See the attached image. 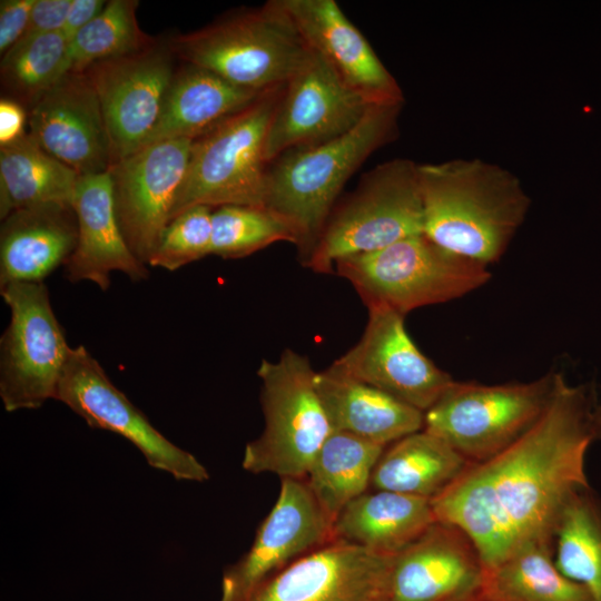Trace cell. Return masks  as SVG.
Wrapping results in <instances>:
<instances>
[{
	"mask_svg": "<svg viewBox=\"0 0 601 601\" xmlns=\"http://www.w3.org/2000/svg\"><path fill=\"white\" fill-rule=\"evenodd\" d=\"M101 0H72L67 19L61 29L70 41L82 28L91 22L105 8Z\"/></svg>",
	"mask_w": 601,
	"mask_h": 601,
	"instance_id": "74e56055",
	"label": "cell"
},
{
	"mask_svg": "<svg viewBox=\"0 0 601 601\" xmlns=\"http://www.w3.org/2000/svg\"><path fill=\"white\" fill-rule=\"evenodd\" d=\"M554 562L601 601V499L589 486L565 504L554 530Z\"/></svg>",
	"mask_w": 601,
	"mask_h": 601,
	"instance_id": "f546056e",
	"label": "cell"
},
{
	"mask_svg": "<svg viewBox=\"0 0 601 601\" xmlns=\"http://www.w3.org/2000/svg\"><path fill=\"white\" fill-rule=\"evenodd\" d=\"M485 601H594L554 562V539H541L484 569L480 595Z\"/></svg>",
	"mask_w": 601,
	"mask_h": 601,
	"instance_id": "83f0119b",
	"label": "cell"
},
{
	"mask_svg": "<svg viewBox=\"0 0 601 601\" xmlns=\"http://www.w3.org/2000/svg\"><path fill=\"white\" fill-rule=\"evenodd\" d=\"M601 441V402L592 385L562 374L540 418L510 446L469 463L431 499L436 521L460 528L475 544L484 569L524 545L554 539L569 500L589 487L585 457Z\"/></svg>",
	"mask_w": 601,
	"mask_h": 601,
	"instance_id": "6da1fadb",
	"label": "cell"
},
{
	"mask_svg": "<svg viewBox=\"0 0 601 601\" xmlns=\"http://www.w3.org/2000/svg\"><path fill=\"white\" fill-rule=\"evenodd\" d=\"M36 0H1L0 52L6 53L23 35Z\"/></svg>",
	"mask_w": 601,
	"mask_h": 601,
	"instance_id": "d590c367",
	"label": "cell"
},
{
	"mask_svg": "<svg viewBox=\"0 0 601 601\" xmlns=\"http://www.w3.org/2000/svg\"><path fill=\"white\" fill-rule=\"evenodd\" d=\"M83 73L98 96L114 164L139 149L155 127L175 75L170 57L152 46Z\"/></svg>",
	"mask_w": 601,
	"mask_h": 601,
	"instance_id": "2e32d148",
	"label": "cell"
},
{
	"mask_svg": "<svg viewBox=\"0 0 601 601\" xmlns=\"http://www.w3.org/2000/svg\"><path fill=\"white\" fill-rule=\"evenodd\" d=\"M315 387L333 431L387 446L423 430V412L332 365L316 372Z\"/></svg>",
	"mask_w": 601,
	"mask_h": 601,
	"instance_id": "603a6c76",
	"label": "cell"
},
{
	"mask_svg": "<svg viewBox=\"0 0 601 601\" xmlns=\"http://www.w3.org/2000/svg\"><path fill=\"white\" fill-rule=\"evenodd\" d=\"M137 0H111L69 41V66L83 72L91 65L144 51L155 45L138 24Z\"/></svg>",
	"mask_w": 601,
	"mask_h": 601,
	"instance_id": "4dcf8cb0",
	"label": "cell"
},
{
	"mask_svg": "<svg viewBox=\"0 0 601 601\" xmlns=\"http://www.w3.org/2000/svg\"><path fill=\"white\" fill-rule=\"evenodd\" d=\"M72 0H36L27 28L18 40L60 31L65 24Z\"/></svg>",
	"mask_w": 601,
	"mask_h": 601,
	"instance_id": "e575fe53",
	"label": "cell"
},
{
	"mask_svg": "<svg viewBox=\"0 0 601 601\" xmlns=\"http://www.w3.org/2000/svg\"><path fill=\"white\" fill-rule=\"evenodd\" d=\"M30 136L80 176L107 171L109 137L98 96L83 72H68L29 114Z\"/></svg>",
	"mask_w": 601,
	"mask_h": 601,
	"instance_id": "d6986e66",
	"label": "cell"
},
{
	"mask_svg": "<svg viewBox=\"0 0 601 601\" xmlns=\"http://www.w3.org/2000/svg\"><path fill=\"white\" fill-rule=\"evenodd\" d=\"M403 104L374 105L346 134L288 150L267 168L264 207L284 219L308 259L347 180L396 138Z\"/></svg>",
	"mask_w": 601,
	"mask_h": 601,
	"instance_id": "3957f363",
	"label": "cell"
},
{
	"mask_svg": "<svg viewBox=\"0 0 601 601\" xmlns=\"http://www.w3.org/2000/svg\"><path fill=\"white\" fill-rule=\"evenodd\" d=\"M68 72L69 40L61 30L18 41L1 61L3 85L31 105Z\"/></svg>",
	"mask_w": 601,
	"mask_h": 601,
	"instance_id": "1f68e13d",
	"label": "cell"
},
{
	"mask_svg": "<svg viewBox=\"0 0 601 601\" xmlns=\"http://www.w3.org/2000/svg\"><path fill=\"white\" fill-rule=\"evenodd\" d=\"M333 524L305 479H282L250 548L224 575L221 601H245L269 578L335 540Z\"/></svg>",
	"mask_w": 601,
	"mask_h": 601,
	"instance_id": "4fadbf2b",
	"label": "cell"
},
{
	"mask_svg": "<svg viewBox=\"0 0 601 601\" xmlns=\"http://www.w3.org/2000/svg\"><path fill=\"white\" fill-rule=\"evenodd\" d=\"M284 87L262 93L193 140L170 220L198 205L213 209L227 205L264 207L266 136Z\"/></svg>",
	"mask_w": 601,
	"mask_h": 601,
	"instance_id": "5b68a950",
	"label": "cell"
},
{
	"mask_svg": "<svg viewBox=\"0 0 601 601\" xmlns=\"http://www.w3.org/2000/svg\"><path fill=\"white\" fill-rule=\"evenodd\" d=\"M191 144L186 138L156 141L109 168L120 228L132 253L146 265L170 220Z\"/></svg>",
	"mask_w": 601,
	"mask_h": 601,
	"instance_id": "5bb4252c",
	"label": "cell"
},
{
	"mask_svg": "<svg viewBox=\"0 0 601 601\" xmlns=\"http://www.w3.org/2000/svg\"><path fill=\"white\" fill-rule=\"evenodd\" d=\"M469 463L442 439L421 430L385 447L373 470L371 487L431 500Z\"/></svg>",
	"mask_w": 601,
	"mask_h": 601,
	"instance_id": "484cf974",
	"label": "cell"
},
{
	"mask_svg": "<svg viewBox=\"0 0 601 601\" xmlns=\"http://www.w3.org/2000/svg\"><path fill=\"white\" fill-rule=\"evenodd\" d=\"M276 242L296 245L290 226L266 207L227 205L213 211L210 255L248 256Z\"/></svg>",
	"mask_w": 601,
	"mask_h": 601,
	"instance_id": "d6a6232c",
	"label": "cell"
},
{
	"mask_svg": "<svg viewBox=\"0 0 601 601\" xmlns=\"http://www.w3.org/2000/svg\"><path fill=\"white\" fill-rule=\"evenodd\" d=\"M72 208L78 237L65 264L69 282L87 280L107 290L112 272L124 273L132 282L148 278L146 264L132 253L120 228L109 169L80 176Z\"/></svg>",
	"mask_w": 601,
	"mask_h": 601,
	"instance_id": "44dd1931",
	"label": "cell"
},
{
	"mask_svg": "<svg viewBox=\"0 0 601 601\" xmlns=\"http://www.w3.org/2000/svg\"><path fill=\"white\" fill-rule=\"evenodd\" d=\"M560 374L550 372L531 382L497 385L453 381L424 412L423 430L442 439L470 463L487 460L540 418Z\"/></svg>",
	"mask_w": 601,
	"mask_h": 601,
	"instance_id": "9c48e42d",
	"label": "cell"
},
{
	"mask_svg": "<svg viewBox=\"0 0 601 601\" xmlns=\"http://www.w3.org/2000/svg\"><path fill=\"white\" fill-rule=\"evenodd\" d=\"M372 106L311 50L285 85L272 117L265 145L267 164L288 150L346 134Z\"/></svg>",
	"mask_w": 601,
	"mask_h": 601,
	"instance_id": "7c38bea8",
	"label": "cell"
},
{
	"mask_svg": "<svg viewBox=\"0 0 601 601\" xmlns=\"http://www.w3.org/2000/svg\"><path fill=\"white\" fill-rule=\"evenodd\" d=\"M445 601H485V600H482L480 597H470V598L453 599V600H445Z\"/></svg>",
	"mask_w": 601,
	"mask_h": 601,
	"instance_id": "f35d334b",
	"label": "cell"
},
{
	"mask_svg": "<svg viewBox=\"0 0 601 601\" xmlns=\"http://www.w3.org/2000/svg\"><path fill=\"white\" fill-rule=\"evenodd\" d=\"M188 65L256 92L287 83L311 49L283 7L270 0L173 40Z\"/></svg>",
	"mask_w": 601,
	"mask_h": 601,
	"instance_id": "277c9868",
	"label": "cell"
},
{
	"mask_svg": "<svg viewBox=\"0 0 601 601\" xmlns=\"http://www.w3.org/2000/svg\"><path fill=\"white\" fill-rule=\"evenodd\" d=\"M26 114L20 102L13 99L0 101V146L9 145L24 135Z\"/></svg>",
	"mask_w": 601,
	"mask_h": 601,
	"instance_id": "8d00e7d4",
	"label": "cell"
},
{
	"mask_svg": "<svg viewBox=\"0 0 601 601\" xmlns=\"http://www.w3.org/2000/svg\"><path fill=\"white\" fill-rule=\"evenodd\" d=\"M484 565L460 528L435 521L391 560L383 601H445L479 597Z\"/></svg>",
	"mask_w": 601,
	"mask_h": 601,
	"instance_id": "ac0fdd59",
	"label": "cell"
},
{
	"mask_svg": "<svg viewBox=\"0 0 601 601\" xmlns=\"http://www.w3.org/2000/svg\"><path fill=\"white\" fill-rule=\"evenodd\" d=\"M385 447L341 431H332L326 439L305 481L333 521L344 506L371 487L373 470Z\"/></svg>",
	"mask_w": 601,
	"mask_h": 601,
	"instance_id": "f1b7e54d",
	"label": "cell"
},
{
	"mask_svg": "<svg viewBox=\"0 0 601 601\" xmlns=\"http://www.w3.org/2000/svg\"><path fill=\"white\" fill-rule=\"evenodd\" d=\"M257 375L265 427L244 451L243 469L280 479H305L332 426L315 387L309 361L285 349L275 362L263 359Z\"/></svg>",
	"mask_w": 601,
	"mask_h": 601,
	"instance_id": "52a82bcc",
	"label": "cell"
},
{
	"mask_svg": "<svg viewBox=\"0 0 601 601\" xmlns=\"http://www.w3.org/2000/svg\"><path fill=\"white\" fill-rule=\"evenodd\" d=\"M436 521L431 500L384 490L365 492L336 516L335 539L394 555Z\"/></svg>",
	"mask_w": 601,
	"mask_h": 601,
	"instance_id": "d4e9b609",
	"label": "cell"
},
{
	"mask_svg": "<svg viewBox=\"0 0 601 601\" xmlns=\"http://www.w3.org/2000/svg\"><path fill=\"white\" fill-rule=\"evenodd\" d=\"M304 41L372 105L403 104V92L335 0H280Z\"/></svg>",
	"mask_w": 601,
	"mask_h": 601,
	"instance_id": "ffe728a7",
	"label": "cell"
},
{
	"mask_svg": "<svg viewBox=\"0 0 601 601\" xmlns=\"http://www.w3.org/2000/svg\"><path fill=\"white\" fill-rule=\"evenodd\" d=\"M55 400L67 405L90 427L128 440L151 467L179 481L205 482L209 479L207 469L191 453L162 435L115 386L85 346L71 347Z\"/></svg>",
	"mask_w": 601,
	"mask_h": 601,
	"instance_id": "8fae6325",
	"label": "cell"
},
{
	"mask_svg": "<svg viewBox=\"0 0 601 601\" xmlns=\"http://www.w3.org/2000/svg\"><path fill=\"white\" fill-rule=\"evenodd\" d=\"M0 293L10 309L0 339V397L7 412L36 410L55 398L71 347L43 282L11 283Z\"/></svg>",
	"mask_w": 601,
	"mask_h": 601,
	"instance_id": "30bf717a",
	"label": "cell"
},
{
	"mask_svg": "<svg viewBox=\"0 0 601 601\" xmlns=\"http://www.w3.org/2000/svg\"><path fill=\"white\" fill-rule=\"evenodd\" d=\"M77 237V217L70 205H38L10 213L0 231V287L43 282L66 264Z\"/></svg>",
	"mask_w": 601,
	"mask_h": 601,
	"instance_id": "7402d4cb",
	"label": "cell"
},
{
	"mask_svg": "<svg viewBox=\"0 0 601 601\" xmlns=\"http://www.w3.org/2000/svg\"><path fill=\"white\" fill-rule=\"evenodd\" d=\"M262 93L187 63L174 75L156 125L141 147L166 139L194 140Z\"/></svg>",
	"mask_w": 601,
	"mask_h": 601,
	"instance_id": "cb8c5ba5",
	"label": "cell"
},
{
	"mask_svg": "<svg viewBox=\"0 0 601 601\" xmlns=\"http://www.w3.org/2000/svg\"><path fill=\"white\" fill-rule=\"evenodd\" d=\"M418 165L394 158L365 173L353 194L333 209L307 266L332 273L342 258L423 234Z\"/></svg>",
	"mask_w": 601,
	"mask_h": 601,
	"instance_id": "8992f818",
	"label": "cell"
},
{
	"mask_svg": "<svg viewBox=\"0 0 601 601\" xmlns=\"http://www.w3.org/2000/svg\"><path fill=\"white\" fill-rule=\"evenodd\" d=\"M213 211L198 205L174 217L162 230L148 265L174 272L210 255Z\"/></svg>",
	"mask_w": 601,
	"mask_h": 601,
	"instance_id": "836d02e7",
	"label": "cell"
},
{
	"mask_svg": "<svg viewBox=\"0 0 601 601\" xmlns=\"http://www.w3.org/2000/svg\"><path fill=\"white\" fill-rule=\"evenodd\" d=\"M418 171L423 234L485 266L497 262L530 208L520 179L479 158L420 164Z\"/></svg>",
	"mask_w": 601,
	"mask_h": 601,
	"instance_id": "7a4b0ae2",
	"label": "cell"
},
{
	"mask_svg": "<svg viewBox=\"0 0 601 601\" xmlns=\"http://www.w3.org/2000/svg\"><path fill=\"white\" fill-rule=\"evenodd\" d=\"M79 179L76 170L24 134L0 148V217L30 206H72Z\"/></svg>",
	"mask_w": 601,
	"mask_h": 601,
	"instance_id": "4316f807",
	"label": "cell"
},
{
	"mask_svg": "<svg viewBox=\"0 0 601 601\" xmlns=\"http://www.w3.org/2000/svg\"><path fill=\"white\" fill-rule=\"evenodd\" d=\"M392 556L335 539L269 578L245 601H383Z\"/></svg>",
	"mask_w": 601,
	"mask_h": 601,
	"instance_id": "e0dca14e",
	"label": "cell"
},
{
	"mask_svg": "<svg viewBox=\"0 0 601 601\" xmlns=\"http://www.w3.org/2000/svg\"><path fill=\"white\" fill-rule=\"evenodd\" d=\"M365 304H382L402 315L462 297L485 285L487 266L449 252L424 234L385 248L336 262Z\"/></svg>",
	"mask_w": 601,
	"mask_h": 601,
	"instance_id": "ba28073f",
	"label": "cell"
},
{
	"mask_svg": "<svg viewBox=\"0 0 601 601\" xmlns=\"http://www.w3.org/2000/svg\"><path fill=\"white\" fill-rule=\"evenodd\" d=\"M367 307L359 342L332 366L424 413L454 380L418 349L404 315L382 304Z\"/></svg>",
	"mask_w": 601,
	"mask_h": 601,
	"instance_id": "9a60e30c",
	"label": "cell"
}]
</instances>
